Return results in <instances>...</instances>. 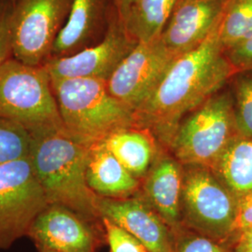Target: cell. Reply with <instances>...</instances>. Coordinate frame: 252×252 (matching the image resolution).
<instances>
[{
  "label": "cell",
  "instance_id": "obj_1",
  "mask_svg": "<svg viewBox=\"0 0 252 252\" xmlns=\"http://www.w3.org/2000/svg\"><path fill=\"white\" fill-rule=\"evenodd\" d=\"M220 26V22L200 45L173 61L135 111L137 128L148 130L164 149L180 122L224 88L235 73L221 44Z\"/></svg>",
  "mask_w": 252,
  "mask_h": 252
},
{
  "label": "cell",
  "instance_id": "obj_2",
  "mask_svg": "<svg viewBox=\"0 0 252 252\" xmlns=\"http://www.w3.org/2000/svg\"><path fill=\"white\" fill-rule=\"evenodd\" d=\"M88 147L66 132L32 136L29 159L49 205L66 207L94 224L102 223L97 196L86 181Z\"/></svg>",
  "mask_w": 252,
  "mask_h": 252
},
{
  "label": "cell",
  "instance_id": "obj_3",
  "mask_svg": "<svg viewBox=\"0 0 252 252\" xmlns=\"http://www.w3.org/2000/svg\"><path fill=\"white\" fill-rule=\"evenodd\" d=\"M66 134L90 148L116 132L137 128L135 113L98 79H51Z\"/></svg>",
  "mask_w": 252,
  "mask_h": 252
},
{
  "label": "cell",
  "instance_id": "obj_4",
  "mask_svg": "<svg viewBox=\"0 0 252 252\" xmlns=\"http://www.w3.org/2000/svg\"><path fill=\"white\" fill-rule=\"evenodd\" d=\"M0 117L17 123L31 136L65 131L44 65L12 57L0 67Z\"/></svg>",
  "mask_w": 252,
  "mask_h": 252
},
{
  "label": "cell",
  "instance_id": "obj_5",
  "mask_svg": "<svg viewBox=\"0 0 252 252\" xmlns=\"http://www.w3.org/2000/svg\"><path fill=\"white\" fill-rule=\"evenodd\" d=\"M237 134L227 84L180 122L166 150L182 165L210 167Z\"/></svg>",
  "mask_w": 252,
  "mask_h": 252
},
{
  "label": "cell",
  "instance_id": "obj_6",
  "mask_svg": "<svg viewBox=\"0 0 252 252\" xmlns=\"http://www.w3.org/2000/svg\"><path fill=\"white\" fill-rule=\"evenodd\" d=\"M237 199L207 166L183 165L182 227L220 242L230 240Z\"/></svg>",
  "mask_w": 252,
  "mask_h": 252
},
{
  "label": "cell",
  "instance_id": "obj_7",
  "mask_svg": "<svg viewBox=\"0 0 252 252\" xmlns=\"http://www.w3.org/2000/svg\"><path fill=\"white\" fill-rule=\"evenodd\" d=\"M73 0H16L11 17L13 58L40 66L52 57Z\"/></svg>",
  "mask_w": 252,
  "mask_h": 252
},
{
  "label": "cell",
  "instance_id": "obj_8",
  "mask_svg": "<svg viewBox=\"0 0 252 252\" xmlns=\"http://www.w3.org/2000/svg\"><path fill=\"white\" fill-rule=\"evenodd\" d=\"M48 205L29 157L0 164V250L27 235Z\"/></svg>",
  "mask_w": 252,
  "mask_h": 252
},
{
  "label": "cell",
  "instance_id": "obj_9",
  "mask_svg": "<svg viewBox=\"0 0 252 252\" xmlns=\"http://www.w3.org/2000/svg\"><path fill=\"white\" fill-rule=\"evenodd\" d=\"M177 57L161 36L151 42H138L108 78V92L135 113Z\"/></svg>",
  "mask_w": 252,
  "mask_h": 252
},
{
  "label": "cell",
  "instance_id": "obj_10",
  "mask_svg": "<svg viewBox=\"0 0 252 252\" xmlns=\"http://www.w3.org/2000/svg\"><path fill=\"white\" fill-rule=\"evenodd\" d=\"M136 44L115 9L107 32L98 43L72 55L53 57L43 65L51 79H98L107 81Z\"/></svg>",
  "mask_w": 252,
  "mask_h": 252
},
{
  "label": "cell",
  "instance_id": "obj_11",
  "mask_svg": "<svg viewBox=\"0 0 252 252\" xmlns=\"http://www.w3.org/2000/svg\"><path fill=\"white\" fill-rule=\"evenodd\" d=\"M27 236L36 250L58 252H95L102 241L99 224L55 204L48 205L38 214Z\"/></svg>",
  "mask_w": 252,
  "mask_h": 252
},
{
  "label": "cell",
  "instance_id": "obj_12",
  "mask_svg": "<svg viewBox=\"0 0 252 252\" xmlns=\"http://www.w3.org/2000/svg\"><path fill=\"white\" fill-rule=\"evenodd\" d=\"M100 217L124 228L149 252H174L175 234L138 192L128 198L99 197Z\"/></svg>",
  "mask_w": 252,
  "mask_h": 252
},
{
  "label": "cell",
  "instance_id": "obj_13",
  "mask_svg": "<svg viewBox=\"0 0 252 252\" xmlns=\"http://www.w3.org/2000/svg\"><path fill=\"white\" fill-rule=\"evenodd\" d=\"M228 0H178L161 39L176 55L200 45L220 24Z\"/></svg>",
  "mask_w": 252,
  "mask_h": 252
},
{
  "label": "cell",
  "instance_id": "obj_14",
  "mask_svg": "<svg viewBox=\"0 0 252 252\" xmlns=\"http://www.w3.org/2000/svg\"><path fill=\"white\" fill-rule=\"evenodd\" d=\"M183 165L161 147L139 193L175 233L182 227Z\"/></svg>",
  "mask_w": 252,
  "mask_h": 252
},
{
  "label": "cell",
  "instance_id": "obj_15",
  "mask_svg": "<svg viewBox=\"0 0 252 252\" xmlns=\"http://www.w3.org/2000/svg\"><path fill=\"white\" fill-rule=\"evenodd\" d=\"M114 9L108 0H73L67 20L54 42L51 58L72 55L98 43L107 32Z\"/></svg>",
  "mask_w": 252,
  "mask_h": 252
},
{
  "label": "cell",
  "instance_id": "obj_16",
  "mask_svg": "<svg viewBox=\"0 0 252 252\" xmlns=\"http://www.w3.org/2000/svg\"><path fill=\"white\" fill-rule=\"evenodd\" d=\"M87 184L97 196L122 199L139 192L141 183L101 142L90 147L86 162Z\"/></svg>",
  "mask_w": 252,
  "mask_h": 252
},
{
  "label": "cell",
  "instance_id": "obj_17",
  "mask_svg": "<svg viewBox=\"0 0 252 252\" xmlns=\"http://www.w3.org/2000/svg\"><path fill=\"white\" fill-rule=\"evenodd\" d=\"M104 144L137 180L150 171L162 146L148 130L130 128L110 135Z\"/></svg>",
  "mask_w": 252,
  "mask_h": 252
},
{
  "label": "cell",
  "instance_id": "obj_18",
  "mask_svg": "<svg viewBox=\"0 0 252 252\" xmlns=\"http://www.w3.org/2000/svg\"><path fill=\"white\" fill-rule=\"evenodd\" d=\"M209 168L235 198L252 191V138L237 134Z\"/></svg>",
  "mask_w": 252,
  "mask_h": 252
},
{
  "label": "cell",
  "instance_id": "obj_19",
  "mask_svg": "<svg viewBox=\"0 0 252 252\" xmlns=\"http://www.w3.org/2000/svg\"><path fill=\"white\" fill-rule=\"evenodd\" d=\"M178 0H134L124 25L135 41L151 42L162 35Z\"/></svg>",
  "mask_w": 252,
  "mask_h": 252
},
{
  "label": "cell",
  "instance_id": "obj_20",
  "mask_svg": "<svg viewBox=\"0 0 252 252\" xmlns=\"http://www.w3.org/2000/svg\"><path fill=\"white\" fill-rule=\"evenodd\" d=\"M220 36L225 52L252 36V0H228Z\"/></svg>",
  "mask_w": 252,
  "mask_h": 252
},
{
  "label": "cell",
  "instance_id": "obj_21",
  "mask_svg": "<svg viewBox=\"0 0 252 252\" xmlns=\"http://www.w3.org/2000/svg\"><path fill=\"white\" fill-rule=\"evenodd\" d=\"M238 135L252 138V70L238 71L228 83Z\"/></svg>",
  "mask_w": 252,
  "mask_h": 252
},
{
  "label": "cell",
  "instance_id": "obj_22",
  "mask_svg": "<svg viewBox=\"0 0 252 252\" xmlns=\"http://www.w3.org/2000/svg\"><path fill=\"white\" fill-rule=\"evenodd\" d=\"M31 144L32 136L26 128L0 117V164L29 157Z\"/></svg>",
  "mask_w": 252,
  "mask_h": 252
},
{
  "label": "cell",
  "instance_id": "obj_23",
  "mask_svg": "<svg viewBox=\"0 0 252 252\" xmlns=\"http://www.w3.org/2000/svg\"><path fill=\"white\" fill-rule=\"evenodd\" d=\"M174 252H234L227 242H220L181 227L175 233Z\"/></svg>",
  "mask_w": 252,
  "mask_h": 252
},
{
  "label": "cell",
  "instance_id": "obj_24",
  "mask_svg": "<svg viewBox=\"0 0 252 252\" xmlns=\"http://www.w3.org/2000/svg\"><path fill=\"white\" fill-rule=\"evenodd\" d=\"M109 252H149L144 245L124 228L106 218L101 219Z\"/></svg>",
  "mask_w": 252,
  "mask_h": 252
},
{
  "label": "cell",
  "instance_id": "obj_25",
  "mask_svg": "<svg viewBox=\"0 0 252 252\" xmlns=\"http://www.w3.org/2000/svg\"><path fill=\"white\" fill-rule=\"evenodd\" d=\"M12 9L13 2L11 0H0V67L13 57L11 35Z\"/></svg>",
  "mask_w": 252,
  "mask_h": 252
},
{
  "label": "cell",
  "instance_id": "obj_26",
  "mask_svg": "<svg viewBox=\"0 0 252 252\" xmlns=\"http://www.w3.org/2000/svg\"><path fill=\"white\" fill-rule=\"evenodd\" d=\"M225 53L235 72L252 70V36Z\"/></svg>",
  "mask_w": 252,
  "mask_h": 252
},
{
  "label": "cell",
  "instance_id": "obj_27",
  "mask_svg": "<svg viewBox=\"0 0 252 252\" xmlns=\"http://www.w3.org/2000/svg\"><path fill=\"white\" fill-rule=\"evenodd\" d=\"M251 228H252V191L237 199L234 230L230 240L234 235Z\"/></svg>",
  "mask_w": 252,
  "mask_h": 252
},
{
  "label": "cell",
  "instance_id": "obj_28",
  "mask_svg": "<svg viewBox=\"0 0 252 252\" xmlns=\"http://www.w3.org/2000/svg\"><path fill=\"white\" fill-rule=\"evenodd\" d=\"M228 243L234 252H252V228L234 235Z\"/></svg>",
  "mask_w": 252,
  "mask_h": 252
},
{
  "label": "cell",
  "instance_id": "obj_29",
  "mask_svg": "<svg viewBox=\"0 0 252 252\" xmlns=\"http://www.w3.org/2000/svg\"><path fill=\"white\" fill-rule=\"evenodd\" d=\"M112 1H113L115 9L117 10L119 17L121 19V21L124 23L134 0H112Z\"/></svg>",
  "mask_w": 252,
  "mask_h": 252
},
{
  "label": "cell",
  "instance_id": "obj_30",
  "mask_svg": "<svg viewBox=\"0 0 252 252\" xmlns=\"http://www.w3.org/2000/svg\"><path fill=\"white\" fill-rule=\"evenodd\" d=\"M37 252H53V251H48V250H42V249H38Z\"/></svg>",
  "mask_w": 252,
  "mask_h": 252
},
{
  "label": "cell",
  "instance_id": "obj_31",
  "mask_svg": "<svg viewBox=\"0 0 252 252\" xmlns=\"http://www.w3.org/2000/svg\"><path fill=\"white\" fill-rule=\"evenodd\" d=\"M11 1H12V2H13V3H14V2H15V1H16V0H11Z\"/></svg>",
  "mask_w": 252,
  "mask_h": 252
}]
</instances>
